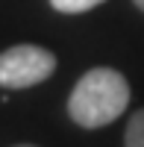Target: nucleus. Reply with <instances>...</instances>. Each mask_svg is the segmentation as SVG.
<instances>
[{"mask_svg": "<svg viewBox=\"0 0 144 147\" xmlns=\"http://www.w3.org/2000/svg\"><path fill=\"white\" fill-rule=\"evenodd\" d=\"M56 71V56L35 44H15L0 53V85L3 88H30L44 82Z\"/></svg>", "mask_w": 144, "mask_h": 147, "instance_id": "f03ea898", "label": "nucleus"}, {"mask_svg": "<svg viewBox=\"0 0 144 147\" xmlns=\"http://www.w3.org/2000/svg\"><path fill=\"white\" fill-rule=\"evenodd\" d=\"M124 147H144V109L129 118L127 132H124Z\"/></svg>", "mask_w": 144, "mask_h": 147, "instance_id": "7ed1b4c3", "label": "nucleus"}, {"mask_svg": "<svg viewBox=\"0 0 144 147\" xmlns=\"http://www.w3.org/2000/svg\"><path fill=\"white\" fill-rule=\"evenodd\" d=\"M133 3H135V6H138V9L144 12V0H133Z\"/></svg>", "mask_w": 144, "mask_h": 147, "instance_id": "39448f33", "label": "nucleus"}, {"mask_svg": "<svg viewBox=\"0 0 144 147\" xmlns=\"http://www.w3.org/2000/svg\"><path fill=\"white\" fill-rule=\"evenodd\" d=\"M129 106V82L115 68H91L68 97V115L85 129L118 121Z\"/></svg>", "mask_w": 144, "mask_h": 147, "instance_id": "f257e3e1", "label": "nucleus"}, {"mask_svg": "<svg viewBox=\"0 0 144 147\" xmlns=\"http://www.w3.org/2000/svg\"><path fill=\"white\" fill-rule=\"evenodd\" d=\"M15 147H35V144H15Z\"/></svg>", "mask_w": 144, "mask_h": 147, "instance_id": "423d86ee", "label": "nucleus"}, {"mask_svg": "<svg viewBox=\"0 0 144 147\" xmlns=\"http://www.w3.org/2000/svg\"><path fill=\"white\" fill-rule=\"evenodd\" d=\"M103 0H50V6L56 12H65V15H77V12H88L94 6H100Z\"/></svg>", "mask_w": 144, "mask_h": 147, "instance_id": "20e7f679", "label": "nucleus"}]
</instances>
